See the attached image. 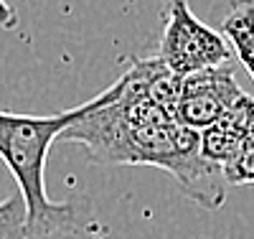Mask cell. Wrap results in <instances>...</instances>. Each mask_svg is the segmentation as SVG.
Returning <instances> with one entry per match:
<instances>
[{
    "instance_id": "52a82bcc",
    "label": "cell",
    "mask_w": 254,
    "mask_h": 239,
    "mask_svg": "<svg viewBox=\"0 0 254 239\" xmlns=\"http://www.w3.org/2000/svg\"><path fill=\"white\" fill-rule=\"evenodd\" d=\"M0 239H28V211L20 191L0 201Z\"/></svg>"
},
{
    "instance_id": "5b68a950",
    "label": "cell",
    "mask_w": 254,
    "mask_h": 239,
    "mask_svg": "<svg viewBox=\"0 0 254 239\" xmlns=\"http://www.w3.org/2000/svg\"><path fill=\"white\" fill-rule=\"evenodd\" d=\"M254 150V97L244 94L224 120L201 133V153L219 165H229Z\"/></svg>"
},
{
    "instance_id": "6da1fadb",
    "label": "cell",
    "mask_w": 254,
    "mask_h": 239,
    "mask_svg": "<svg viewBox=\"0 0 254 239\" xmlns=\"http://www.w3.org/2000/svg\"><path fill=\"white\" fill-rule=\"evenodd\" d=\"M59 140L84 145L94 163L163 168L188 199L206 209H219L226 201L224 165L201 153V133L160 110L132 67L89 99Z\"/></svg>"
},
{
    "instance_id": "7a4b0ae2",
    "label": "cell",
    "mask_w": 254,
    "mask_h": 239,
    "mask_svg": "<svg viewBox=\"0 0 254 239\" xmlns=\"http://www.w3.org/2000/svg\"><path fill=\"white\" fill-rule=\"evenodd\" d=\"M87 102L76 110H66L49 117L18 115L0 110V158L10 168L23 193L28 211V239H41L46 234L69 229L76 222V209L71 204H54L46 196V158L49 148L81 112Z\"/></svg>"
},
{
    "instance_id": "ba28073f",
    "label": "cell",
    "mask_w": 254,
    "mask_h": 239,
    "mask_svg": "<svg viewBox=\"0 0 254 239\" xmlns=\"http://www.w3.org/2000/svg\"><path fill=\"white\" fill-rule=\"evenodd\" d=\"M224 176L229 181V186H244V183H254V150L239 156L237 160H231L229 165H224Z\"/></svg>"
},
{
    "instance_id": "8992f818",
    "label": "cell",
    "mask_w": 254,
    "mask_h": 239,
    "mask_svg": "<svg viewBox=\"0 0 254 239\" xmlns=\"http://www.w3.org/2000/svg\"><path fill=\"white\" fill-rule=\"evenodd\" d=\"M224 38H229L234 56L254 79V0H234L221 23Z\"/></svg>"
},
{
    "instance_id": "3957f363",
    "label": "cell",
    "mask_w": 254,
    "mask_h": 239,
    "mask_svg": "<svg viewBox=\"0 0 254 239\" xmlns=\"http://www.w3.org/2000/svg\"><path fill=\"white\" fill-rule=\"evenodd\" d=\"M158 56L176 77L183 79L201 69L229 64L231 51L224 33L198 20L186 0H171Z\"/></svg>"
},
{
    "instance_id": "277c9868",
    "label": "cell",
    "mask_w": 254,
    "mask_h": 239,
    "mask_svg": "<svg viewBox=\"0 0 254 239\" xmlns=\"http://www.w3.org/2000/svg\"><path fill=\"white\" fill-rule=\"evenodd\" d=\"M244 97L231 64L201 69L196 74L183 77L181 102H178V122L203 133L206 127L216 125L226 112Z\"/></svg>"
}]
</instances>
